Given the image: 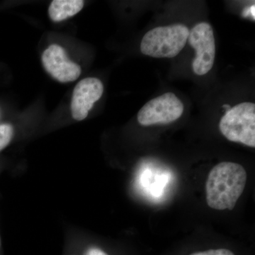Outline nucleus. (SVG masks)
Instances as JSON below:
<instances>
[{"label":"nucleus","mask_w":255,"mask_h":255,"mask_svg":"<svg viewBox=\"0 0 255 255\" xmlns=\"http://www.w3.org/2000/svg\"><path fill=\"white\" fill-rule=\"evenodd\" d=\"M184 112V105L172 92L149 101L137 114L139 124L145 127L155 124H167L180 118Z\"/></svg>","instance_id":"4"},{"label":"nucleus","mask_w":255,"mask_h":255,"mask_svg":"<svg viewBox=\"0 0 255 255\" xmlns=\"http://www.w3.org/2000/svg\"><path fill=\"white\" fill-rule=\"evenodd\" d=\"M219 128L230 141L255 147V105L244 102L227 111L221 119Z\"/></svg>","instance_id":"3"},{"label":"nucleus","mask_w":255,"mask_h":255,"mask_svg":"<svg viewBox=\"0 0 255 255\" xmlns=\"http://www.w3.org/2000/svg\"><path fill=\"white\" fill-rule=\"evenodd\" d=\"M103 92L104 85L99 79L87 78L78 82L74 89L71 102L73 119L82 121L86 118L94 104L100 100Z\"/></svg>","instance_id":"7"},{"label":"nucleus","mask_w":255,"mask_h":255,"mask_svg":"<svg viewBox=\"0 0 255 255\" xmlns=\"http://www.w3.org/2000/svg\"><path fill=\"white\" fill-rule=\"evenodd\" d=\"M41 60L47 73L62 83L75 81L81 75L80 65L69 59L59 45H50L42 54Z\"/></svg>","instance_id":"6"},{"label":"nucleus","mask_w":255,"mask_h":255,"mask_svg":"<svg viewBox=\"0 0 255 255\" xmlns=\"http://www.w3.org/2000/svg\"><path fill=\"white\" fill-rule=\"evenodd\" d=\"M251 14V10H250V8H246V9L244 10L243 13V16L244 17H248V16Z\"/></svg>","instance_id":"12"},{"label":"nucleus","mask_w":255,"mask_h":255,"mask_svg":"<svg viewBox=\"0 0 255 255\" xmlns=\"http://www.w3.org/2000/svg\"><path fill=\"white\" fill-rule=\"evenodd\" d=\"M82 0H54L48 9V14L52 21L59 22L75 16L82 9Z\"/></svg>","instance_id":"8"},{"label":"nucleus","mask_w":255,"mask_h":255,"mask_svg":"<svg viewBox=\"0 0 255 255\" xmlns=\"http://www.w3.org/2000/svg\"><path fill=\"white\" fill-rule=\"evenodd\" d=\"M189 29L182 24L159 26L150 30L142 38V54L153 58H174L187 43Z\"/></svg>","instance_id":"2"},{"label":"nucleus","mask_w":255,"mask_h":255,"mask_svg":"<svg viewBox=\"0 0 255 255\" xmlns=\"http://www.w3.org/2000/svg\"><path fill=\"white\" fill-rule=\"evenodd\" d=\"M188 43L196 51L193 70L197 75H204L213 68L216 56L214 31L209 23H198L189 31Z\"/></svg>","instance_id":"5"},{"label":"nucleus","mask_w":255,"mask_h":255,"mask_svg":"<svg viewBox=\"0 0 255 255\" xmlns=\"http://www.w3.org/2000/svg\"><path fill=\"white\" fill-rule=\"evenodd\" d=\"M255 4H253V6H251V8H250V10H251V16H253V19H255Z\"/></svg>","instance_id":"13"},{"label":"nucleus","mask_w":255,"mask_h":255,"mask_svg":"<svg viewBox=\"0 0 255 255\" xmlns=\"http://www.w3.org/2000/svg\"><path fill=\"white\" fill-rule=\"evenodd\" d=\"M85 255H108L105 252L102 251V250L98 249V248H91L87 252Z\"/></svg>","instance_id":"11"},{"label":"nucleus","mask_w":255,"mask_h":255,"mask_svg":"<svg viewBox=\"0 0 255 255\" xmlns=\"http://www.w3.org/2000/svg\"><path fill=\"white\" fill-rule=\"evenodd\" d=\"M247 182L246 169L241 164L223 162L211 169L206 181V201L215 210H233Z\"/></svg>","instance_id":"1"},{"label":"nucleus","mask_w":255,"mask_h":255,"mask_svg":"<svg viewBox=\"0 0 255 255\" xmlns=\"http://www.w3.org/2000/svg\"><path fill=\"white\" fill-rule=\"evenodd\" d=\"M14 134V129L10 124L0 125V150L9 145Z\"/></svg>","instance_id":"9"},{"label":"nucleus","mask_w":255,"mask_h":255,"mask_svg":"<svg viewBox=\"0 0 255 255\" xmlns=\"http://www.w3.org/2000/svg\"><path fill=\"white\" fill-rule=\"evenodd\" d=\"M191 255H235L232 252L227 249L209 250L204 252L194 253Z\"/></svg>","instance_id":"10"}]
</instances>
